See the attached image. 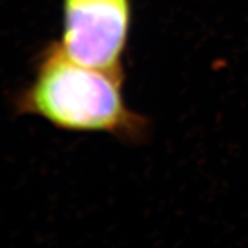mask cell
<instances>
[{"mask_svg":"<svg viewBox=\"0 0 248 248\" xmlns=\"http://www.w3.org/2000/svg\"><path fill=\"white\" fill-rule=\"evenodd\" d=\"M123 81V66L101 69L83 65L53 40L37 53L32 80L14 95L13 107L17 115L40 117L62 131L142 141L148 124L127 107Z\"/></svg>","mask_w":248,"mask_h":248,"instance_id":"1","label":"cell"},{"mask_svg":"<svg viewBox=\"0 0 248 248\" xmlns=\"http://www.w3.org/2000/svg\"><path fill=\"white\" fill-rule=\"evenodd\" d=\"M131 27L130 0H62L58 45L83 65L120 68Z\"/></svg>","mask_w":248,"mask_h":248,"instance_id":"2","label":"cell"}]
</instances>
